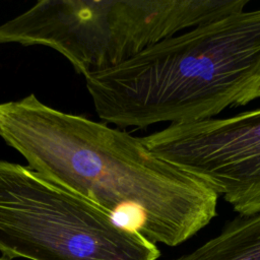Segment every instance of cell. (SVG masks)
<instances>
[{
    "mask_svg": "<svg viewBox=\"0 0 260 260\" xmlns=\"http://www.w3.org/2000/svg\"><path fill=\"white\" fill-rule=\"evenodd\" d=\"M0 138L28 167L148 241L176 247L217 215L218 196L129 132L54 109L35 93L0 103Z\"/></svg>",
    "mask_w": 260,
    "mask_h": 260,
    "instance_id": "cell-1",
    "label": "cell"
},
{
    "mask_svg": "<svg viewBox=\"0 0 260 260\" xmlns=\"http://www.w3.org/2000/svg\"><path fill=\"white\" fill-rule=\"evenodd\" d=\"M104 123L145 129L215 118L260 99V8L166 39L85 77Z\"/></svg>",
    "mask_w": 260,
    "mask_h": 260,
    "instance_id": "cell-2",
    "label": "cell"
},
{
    "mask_svg": "<svg viewBox=\"0 0 260 260\" xmlns=\"http://www.w3.org/2000/svg\"><path fill=\"white\" fill-rule=\"evenodd\" d=\"M0 252L9 260H157V246L28 166L0 159Z\"/></svg>",
    "mask_w": 260,
    "mask_h": 260,
    "instance_id": "cell-3",
    "label": "cell"
},
{
    "mask_svg": "<svg viewBox=\"0 0 260 260\" xmlns=\"http://www.w3.org/2000/svg\"><path fill=\"white\" fill-rule=\"evenodd\" d=\"M142 139L157 156L205 183L238 215L260 212V108L168 125Z\"/></svg>",
    "mask_w": 260,
    "mask_h": 260,
    "instance_id": "cell-4",
    "label": "cell"
},
{
    "mask_svg": "<svg viewBox=\"0 0 260 260\" xmlns=\"http://www.w3.org/2000/svg\"><path fill=\"white\" fill-rule=\"evenodd\" d=\"M171 260H260V212L236 216L216 236Z\"/></svg>",
    "mask_w": 260,
    "mask_h": 260,
    "instance_id": "cell-5",
    "label": "cell"
},
{
    "mask_svg": "<svg viewBox=\"0 0 260 260\" xmlns=\"http://www.w3.org/2000/svg\"><path fill=\"white\" fill-rule=\"evenodd\" d=\"M0 260H9L7 258H4V257H0Z\"/></svg>",
    "mask_w": 260,
    "mask_h": 260,
    "instance_id": "cell-6",
    "label": "cell"
}]
</instances>
